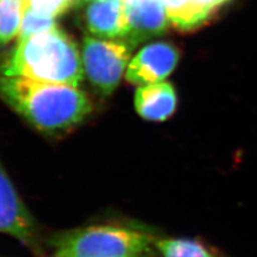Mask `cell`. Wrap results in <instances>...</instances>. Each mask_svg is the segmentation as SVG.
Here are the masks:
<instances>
[{
  "instance_id": "277c9868",
  "label": "cell",
  "mask_w": 257,
  "mask_h": 257,
  "mask_svg": "<svg viewBox=\"0 0 257 257\" xmlns=\"http://www.w3.org/2000/svg\"><path fill=\"white\" fill-rule=\"evenodd\" d=\"M134 47L124 40L85 36L82 43L84 73L102 95H110L125 75Z\"/></svg>"
},
{
  "instance_id": "5b68a950",
  "label": "cell",
  "mask_w": 257,
  "mask_h": 257,
  "mask_svg": "<svg viewBox=\"0 0 257 257\" xmlns=\"http://www.w3.org/2000/svg\"><path fill=\"white\" fill-rule=\"evenodd\" d=\"M179 61V50L167 42L144 46L128 63L125 79L136 86L164 82Z\"/></svg>"
},
{
  "instance_id": "4fadbf2b",
  "label": "cell",
  "mask_w": 257,
  "mask_h": 257,
  "mask_svg": "<svg viewBox=\"0 0 257 257\" xmlns=\"http://www.w3.org/2000/svg\"><path fill=\"white\" fill-rule=\"evenodd\" d=\"M56 27V18L39 12L29 6L23 16L19 40L30 38Z\"/></svg>"
},
{
  "instance_id": "30bf717a",
  "label": "cell",
  "mask_w": 257,
  "mask_h": 257,
  "mask_svg": "<svg viewBox=\"0 0 257 257\" xmlns=\"http://www.w3.org/2000/svg\"><path fill=\"white\" fill-rule=\"evenodd\" d=\"M171 24L179 30L197 28L209 19L194 0H162Z\"/></svg>"
},
{
  "instance_id": "5bb4252c",
  "label": "cell",
  "mask_w": 257,
  "mask_h": 257,
  "mask_svg": "<svg viewBox=\"0 0 257 257\" xmlns=\"http://www.w3.org/2000/svg\"><path fill=\"white\" fill-rule=\"evenodd\" d=\"M35 10L57 18L73 6V0H29Z\"/></svg>"
},
{
  "instance_id": "ba28073f",
  "label": "cell",
  "mask_w": 257,
  "mask_h": 257,
  "mask_svg": "<svg viewBox=\"0 0 257 257\" xmlns=\"http://www.w3.org/2000/svg\"><path fill=\"white\" fill-rule=\"evenodd\" d=\"M128 34L124 41L135 46L163 35L171 25L162 0H123Z\"/></svg>"
},
{
  "instance_id": "52a82bcc",
  "label": "cell",
  "mask_w": 257,
  "mask_h": 257,
  "mask_svg": "<svg viewBox=\"0 0 257 257\" xmlns=\"http://www.w3.org/2000/svg\"><path fill=\"white\" fill-rule=\"evenodd\" d=\"M0 232L19 239L25 244L37 242L38 229L34 216L0 163Z\"/></svg>"
},
{
  "instance_id": "3957f363",
  "label": "cell",
  "mask_w": 257,
  "mask_h": 257,
  "mask_svg": "<svg viewBox=\"0 0 257 257\" xmlns=\"http://www.w3.org/2000/svg\"><path fill=\"white\" fill-rule=\"evenodd\" d=\"M155 240L139 229L92 225L58 236L51 257H144Z\"/></svg>"
},
{
  "instance_id": "7a4b0ae2",
  "label": "cell",
  "mask_w": 257,
  "mask_h": 257,
  "mask_svg": "<svg viewBox=\"0 0 257 257\" xmlns=\"http://www.w3.org/2000/svg\"><path fill=\"white\" fill-rule=\"evenodd\" d=\"M82 53L63 30L41 32L19 40L0 64V75L79 87L84 79Z\"/></svg>"
},
{
  "instance_id": "8992f818",
  "label": "cell",
  "mask_w": 257,
  "mask_h": 257,
  "mask_svg": "<svg viewBox=\"0 0 257 257\" xmlns=\"http://www.w3.org/2000/svg\"><path fill=\"white\" fill-rule=\"evenodd\" d=\"M84 26L95 38L125 40L128 26L123 0H74Z\"/></svg>"
},
{
  "instance_id": "8fae6325",
  "label": "cell",
  "mask_w": 257,
  "mask_h": 257,
  "mask_svg": "<svg viewBox=\"0 0 257 257\" xmlns=\"http://www.w3.org/2000/svg\"><path fill=\"white\" fill-rule=\"evenodd\" d=\"M29 0H0V47L20 35L23 16Z\"/></svg>"
},
{
  "instance_id": "2e32d148",
  "label": "cell",
  "mask_w": 257,
  "mask_h": 257,
  "mask_svg": "<svg viewBox=\"0 0 257 257\" xmlns=\"http://www.w3.org/2000/svg\"><path fill=\"white\" fill-rule=\"evenodd\" d=\"M144 257H145V256H144Z\"/></svg>"
},
{
  "instance_id": "9a60e30c",
  "label": "cell",
  "mask_w": 257,
  "mask_h": 257,
  "mask_svg": "<svg viewBox=\"0 0 257 257\" xmlns=\"http://www.w3.org/2000/svg\"><path fill=\"white\" fill-rule=\"evenodd\" d=\"M227 0H194V3L210 16L215 9H218L223 4L226 3Z\"/></svg>"
},
{
  "instance_id": "7c38bea8",
  "label": "cell",
  "mask_w": 257,
  "mask_h": 257,
  "mask_svg": "<svg viewBox=\"0 0 257 257\" xmlns=\"http://www.w3.org/2000/svg\"><path fill=\"white\" fill-rule=\"evenodd\" d=\"M163 257H214L195 240L158 239L154 242Z\"/></svg>"
},
{
  "instance_id": "9c48e42d",
  "label": "cell",
  "mask_w": 257,
  "mask_h": 257,
  "mask_svg": "<svg viewBox=\"0 0 257 257\" xmlns=\"http://www.w3.org/2000/svg\"><path fill=\"white\" fill-rule=\"evenodd\" d=\"M177 93L171 83L161 82L140 86L135 91L134 106L138 114L150 121H164L176 110Z\"/></svg>"
},
{
  "instance_id": "6da1fadb",
  "label": "cell",
  "mask_w": 257,
  "mask_h": 257,
  "mask_svg": "<svg viewBox=\"0 0 257 257\" xmlns=\"http://www.w3.org/2000/svg\"><path fill=\"white\" fill-rule=\"evenodd\" d=\"M0 98L38 130L48 133L76 126L92 110L79 87L18 76L0 75Z\"/></svg>"
}]
</instances>
